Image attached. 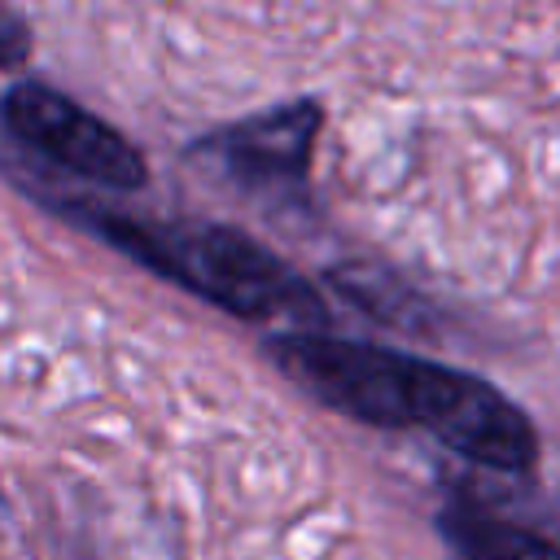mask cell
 I'll use <instances>...</instances> for the list:
<instances>
[{"mask_svg": "<svg viewBox=\"0 0 560 560\" xmlns=\"http://www.w3.org/2000/svg\"><path fill=\"white\" fill-rule=\"evenodd\" d=\"M276 359L328 407L368 424H420L477 464L521 472L538 451L529 420L477 376L324 332L284 337Z\"/></svg>", "mask_w": 560, "mask_h": 560, "instance_id": "cell-1", "label": "cell"}, {"mask_svg": "<svg viewBox=\"0 0 560 560\" xmlns=\"http://www.w3.org/2000/svg\"><path fill=\"white\" fill-rule=\"evenodd\" d=\"M96 228L144 258L149 267L175 276L179 284L197 289L201 298L236 311V315H289L315 319V293L262 245L232 228L214 223H127V219H96Z\"/></svg>", "mask_w": 560, "mask_h": 560, "instance_id": "cell-2", "label": "cell"}, {"mask_svg": "<svg viewBox=\"0 0 560 560\" xmlns=\"http://www.w3.org/2000/svg\"><path fill=\"white\" fill-rule=\"evenodd\" d=\"M4 127L26 149L44 153L48 162L109 184V188H140L144 184V158L96 114L74 105L70 96L52 92L48 83L22 79L4 92Z\"/></svg>", "mask_w": 560, "mask_h": 560, "instance_id": "cell-3", "label": "cell"}, {"mask_svg": "<svg viewBox=\"0 0 560 560\" xmlns=\"http://www.w3.org/2000/svg\"><path fill=\"white\" fill-rule=\"evenodd\" d=\"M319 127V105L315 101H298L271 114H258L249 122H236L219 136H206L197 144V153H210L232 179L241 184H284V179H302L306 162H311V140Z\"/></svg>", "mask_w": 560, "mask_h": 560, "instance_id": "cell-4", "label": "cell"}, {"mask_svg": "<svg viewBox=\"0 0 560 560\" xmlns=\"http://www.w3.org/2000/svg\"><path fill=\"white\" fill-rule=\"evenodd\" d=\"M446 538L455 542L459 560H560V547H551L547 538L486 512L446 516Z\"/></svg>", "mask_w": 560, "mask_h": 560, "instance_id": "cell-5", "label": "cell"}, {"mask_svg": "<svg viewBox=\"0 0 560 560\" xmlns=\"http://www.w3.org/2000/svg\"><path fill=\"white\" fill-rule=\"evenodd\" d=\"M22 61V18L13 13L9 18V66H18Z\"/></svg>", "mask_w": 560, "mask_h": 560, "instance_id": "cell-6", "label": "cell"}]
</instances>
